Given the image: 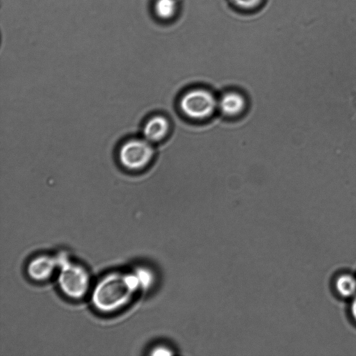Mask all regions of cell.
<instances>
[{
	"instance_id": "cell-5",
	"label": "cell",
	"mask_w": 356,
	"mask_h": 356,
	"mask_svg": "<svg viewBox=\"0 0 356 356\" xmlns=\"http://www.w3.org/2000/svg\"><path fill=\"white\" fill-rule=\"evenodd\" d=\"M247 106V100L241 92L237 90H227L218 98V110L227 118L241 115Z\"/></svg>"
},
{
	"instance_id": "cell-9",
	"label": "cell",
	"mask_w": 356,
	"mask_h": 356,
	"mask_svg": "<svg viewBox=\"0 0 356 356\" xmlns=\"http://www.w3.org/2000/svg\"><path fill=\"white\" fill-rule=\"evenodd\" d=\"M154 10L160 18L169 19L177 10L176 0H156Z\"/></svg>"
},
{
	"instance_id": "cell-7",
	"label": "cell",
	"mask_w": 356,
	"mask_h": 356,
	"mask_svg": "<svg viewBox=\"0 0 356 356\" xmlns=\"http://www.w3.org/2000/svg\"><path fill=\"white\" fill-rule=\"evenodd\" d=\"M170 131V122L163 115H154L147 120L143 128L144 138L152 143H158L167 137Z\"/></svg>"
},
{
	"instance_id": "cell-1",
	"label": "cell",
	"mask_w": 356,
	"mask_h": 356,
	"mask_svg": "<svg viewBox=\"0 0 356 356\" xmlns=\"http://www.w3.org/2000/svg\"><path fill=\"white\" fill-rule=\"evenodd\" d=\"M140 287L136 273H109L95 285L92 301L101 312H113L127 304Z\"/></svg>"
},
{
	"instance_id": "cell-6",
	"label": "cell",
	"mask_w": 356,
	"mask_h": 356,
	"mask_svg": "<svg viewBox=\"0 0 356 356\" xmlns=\"http://www.w3.org/2000/svg\"><path fill=\"white\" fill-rule=\"evenodd\" d=\"M58 268L57 258L49 255H40L32 259L27 266L29 276L35 281H45Z\"/></svg>"
},
{
	"instance_id": "cell-11",
	"label": "cell",
	"mask_w": 356,
	"mask_h": 356,
	"mask_svg": "<svg viewBox=\"0 0 356 356\" xmlns=\"http://www.w3.org/2000/svg\"><path fill=\"white\" fill-rule=\"evenodd\" d=\"M233 2L241 8L250 9L258 6L261 0H232Z\"/></svg>"
},
{
	"instance_id": "cell-10",
	"label": "cell",
	"mask_w": 356,
	"mask_h": 356,
	"mask_svg": "<svg viewBox=\"0 0 356 356\" xmlns=\"http://www.w3.org/2000/svg\"><path fill=\"white\" fill-rule=\"evenodd\" d=\"M138 277L140 287L147 288L150 285L152 280V276L149 270L140 268L135 273Z\"/></svg>"
},
{
	"instance_id": "cell-3",
	"label": "cell",
	"mask_w": 356,
	"mask_h": 356,
	"mask_svg": "<svg viewBox=\"0 0 356 356\" xmlns=\"http://www.w3.org/2000/svg\"><path fill=\"white\" fill-rule=\"evenodd\" d=\"M56 258L59 268L58 281L62 292L70 298H83L89 291L90 283L87 270L72 263L64 253L57 255Z\"/></svg>"
},
{
	"instance_id": "cell-4",
	"label": "cell",
	"mask_w": 356,
	"mask_h": 356,
	"mask_svg": "<svg viewBox=\"0 0 356 356\" xmlns=\"http://www.w3.org/2000/svg\"><path fill=\"white\" fill-rule=\"evenodd\" d=\"M154 155L152 143L145 138H132L125 141L118 151L121 165L129 171H139L146 168Z\"/></svg>"
},
{
	"instance_id": "cell-2",
	"label": "cell",
	"mask_w": 356,
	"mask_h": 356,
	"mask_svg": "<svg viewBox=\"0 0 356 356\" xmlns=\"http://www.w3.org/2000/svg\"><path fill=\"white\" fill-rule=\"evenodd\" d=\"M178 107L185 118L202 122L210 118L218 110V98L209 89L193 88L180 96Z\"/></svg>"
},
{
	"instance_id": "cell-12",
	"label": "cell",
	"mask_w": 356,
	"mask_h": 356,
	"mask_svg": "<svg viewBox=\"0 0 356 356\" xmlns=\"http://www.w3.org/2000/svg\"><path fill=\"white\" fill-rule=\"evenodd\" d=\"M350 310L353 318L356 321V296L351 303Z\"/></svg>"
},
{
	"instance_id": "cell-8",
	"label": "cell",
	"mask_w": 356,
	"mask_h": 356,
	"mask_svg": "<svg viewBox=\"0 0 356 356\" xmlns=\"http://www.w3.org/2000/svg\"><path fill=\"white\" fill-rule=\"evenodd\" d=\"M335 286L341 296L350 297L356 292V280L350 275H342L337 279Z\"/></svg>"
}]
</instances>
